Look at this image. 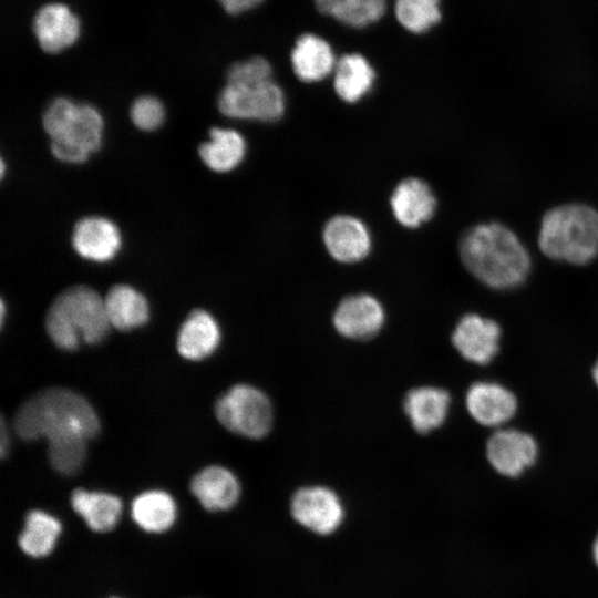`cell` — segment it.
<instances>
[{"mask_svg": "<svg viewBox=\"0 0 598 598\" xmlns=\"http://www.w3.org/2000/svg\"><path fill=\"white\" fill-rule=\"evenodd\" d=\"M0 446H1V456L4 457L8 446H9V440H8V434L6 432L3 420L1 421V445Z\"/></svg>", "mask_w": 598, "mask_h": 598, "instance_id": "d6a6232c", "label": "cell"}, {"mask_svg": "<svg viewBox=\"0 0 598 598\" xmlns=\"http://www.w3.org/2000/svg\"><path fill=\"white\" fill-rule=\"evenodd\" d=\"M220 341L216 320L205 310L192 311L183 322L178 337V352L188 360H202L210 355Z\"/></svg>", "mask_w": 598, "mask_h": 598, "instance_id": "44dd1931", "label": "cell"}, {"mask_svg": "<svg viewBox=\"0 0 598 598\" xmlns=\"http://www.w3.org/2000/svg\"><path fill=\"white\" fill-rule=\"evenodd\" d=\"M322 241L328 254L342 264L363 260L372 247L368 226L360 218L347 214L336 215L326 223Z\"/></svg>", "mask_w": 598, "mask_h": 598, "instance_id": "8fae6325", "label": "cell"}, {"mask_svg": "<svg viewBox=\"0 0 598 598\" xmlns=\"http://www.w3.org/2000/svg\"><path fill=\"white\" fill-rule=\"evenodd\" d=\"M84 440H64L49 443L48 455L52 467L62 475L76 474L86 458Z\"/></svg>", "mask_w": 598, "mask_h": 598, "instance_id": "f1b7e54d", "label": "cell"}, {"mask_svg": "<svg viewBox=\"0 0 598 598\" xmlns=\"http://www.w3.org/2000/svg\"><path fill=\"white\" fill-rule=\"evenodd\" d=\"M132 518L144 530L162 533L176 519V504L164 491H147L132 502Z\"/></svg>", "mask_w": 598, "mask_h": 598, "instance_id": "484cf974", "label": "cell"}, {"mask_svg": "<svg viewBox=\"0 0 598 598\" xmlns=\"http://www.w3.org/2000/svg\"><path fill=\"white\" fill-rule=\"evenodd\" d=\"M198 152L210 169L226 173L236 168L244 159L246 141L235 130L214 127L209 132V141L203 143Z\"/></svg>", "mask_w": 598, "mask_h": 598, "instance_id": "cb8c5ba5", "label": "cell"}, {"mask_svg": "<svg viewBox=\"0 0 598 598\" xmlns=\"http://www.w3.org/2000/svg\"><path fill=\"white\" fill-rule=\"evenodd\" d=\"M71 505L86 525L99 533L113 529L122 514V502L117 496L83 488L72 492Z\"/></svg>", "mask_w": 598, "mask_h": 598, "instance_id": "7402d4cb", "label": "cell"}, {"mask_svg": "<svg viewBox=\"0 0 598 598\" xmlns=\"http://www.w3.org/2000/svg\"><path fill=\"white\" fill-rule=\"evenodd\" d=\"M592 377H594L596 385L598 386V360L596 361V363L594 365Z\"/></svg>", "mask_w": 598, "mask_h": 598, "instance_id": "e575fe53", "label": "cell"}, {"mask_svg": "<svg viewBox=\"0 0 598 598\" xmlns=\"http://www.w3.org/2000/svg\"><path fill=\"white\" fill-rule=\"evenodd\" d=\"M465 404L471 416L485 426L506 423L517 408L515 395L505 386L493 382L472 384L466 392Z\"/></svg>", "mask_w": 598, "mask_h": 598, "instance_id": "2e32d148", "label": "cell"}, {"mask_svg": "<svg viewBox=\"0 0 598 598\" xmlns=\"http://www.w3.org/2000/svg\"><path fill=\"white\" fill-rule=\"evenodd\" d=\"M291 514L303 527L321 535L334 532L343 519L338 495L324 486L299 488L291 499Z\"/></svg>", "mask_w": 598, "mask_h": 598, "instance_id": "ba28073f", "label": "cell"}, {"mask_svg": "<svg viewBox=\"0 0 598 598\" xmlns=\"http://www.w3.org/2000/svg\"><path fill=\"white\" fill-rule=\"evenodd\" d=\"M592 553H594L595 563L598 566V535H597V537L595 539V543H594V546H592Z\"/></svg>", "mask_w": 598, "mask_h": 598, "instance_id": "836d02e7", "label": "cell"}, {"mask_svg": "<svg viewBox=\"0 0 598 598\" xmlns=\"http://www.w3.org/2000/svg\"><path fill=\"white\" fill-rule=\"evenodd\" d=\"M385 321L382 303L372 295L355 293L337 306L332 324L337 332L351 340H369L378 334Z\"/></svg>", "mask_w": 598, "mask_h": 598, "instance_id": "9c48e42d", "label": "cell"}, {"mask_svg": "<svg viewBox=\"0 0 598 598\" xmlns=\"http://www.w3.org/2000/svg\"><path fill=\"white\" fill-rule=\"evenodd\" d=\"M395 220L406 228H417L430 220L436 209V197L426 182L417 177L400 181L390 196Z\"/></svg>", "mask_w": 598, "mask_h": 598, "instance_id": "5bb4252c", "label": "cell"}, {"mask_svg": "<svg viewBox=\"0 0 598 598\" xmlns=\"http://www.w3.org/2000/svg\"><path fill=\"white\" fill-rule=\"evenodd\" d=\"M229 16H239L259 7L265 0H216Z\"/></svg>", "mask_w": 598, "mask_h": 598, "instance_id": "1f68e13d", "label": "cell"}, {"mask_svg": "<svg viewBox=\"0 0 598 598\" xmlns=\"http://www.w3.org/2000/svg\"><path fill=\"white\" fill-rule=\"evenodd\" d=\"M14 430L25 441L47 437L48 442L93 439L100 431L99 417L80 394L50 388L28 399L14 417Z\"/></svg>", "mask_w": 598, "mask_h": 598, "instance_id": "7a4b0ae2", "label": "cell"}, {"mask_svg": "<svg viewBox=\"0 0 598 598\" xmlns=\"http://www.w3.org/2000/svg\"><path fill=\"white\" fill-rule=\"evenodd\" d=\"M465 268L481 282L494 289L522 285L530 270V256L517 235L499 223L478 224L460 241Z\"/></svg>", "mask_w": 598, "mask_h": 598, "instance_id": "6da1fadb", "label": "cell"}, {"mask_svg": "<svg viewBox=\"0 0 598 598\" xmlns=\"http://www.w3.org/2000/svg\"><path fill=\"white\" fill-rule=\"evenodd\" d=\"M316 9L350 29H365L386 12L388 0H313Z\"/></svg>", "mask_w": 598, "mask_h": 598, "instance_id": "603a6c76", "label": "cell"}, {"mask_svg": "<svg viewBox=\"0 0 598 598\" xmlns=\"http://www.w3.org/2000/svg\"><path fill=\"white\" fill-rule=\"evenodd\" d=\"M274 79V69L268 59L255 55L233 63L226 73V83H257Z\"/></svg>", "mask_w": 598, "mask_h": 598, "instance_id": "f546056e", "label": "cell"}, {"mask_svg": "<svg viewBox=\"0 0 598 598\" xmlns=\"http://www.w3.org/2000/svg\"><path fill=\"white\" fill-rule=\"evenodd\" d=\"M218 107L231 118L276 122L285 114L286 97L274 79L257 83H226L218 96Z\"/></svg>", "mask_w": 598, "mask_h": 598, "instance_id": "52a82bcc", "label": "cell"}, {"mask_svg": "<svg viewBox=\"0 0 598 598\" xmlns=\"http://www.w3.org/2000/svg\"><path fill=\"white\" fill-rule=\"evenodd\" d=\"M450 402V394L444 389L423 385L405 394L403 410L412 427L417 433L427 434L444 423Z\"/></svg>", "mask_w": 598, "mask_h": 598, "instance_id": "ac0fdd59", "label": "cell"}, {"mask_svg": "<svg viewBox=\"0 0 598 598\" xmlns=\"http://www.w3.org/2000/svg\"><path fill=\"white\" fill-rule=\"evenodd\" d=\"M215 414L230 432L254 440L266 436L274 421L269 398L249 384H236L228 389L216 401Z\"/></svg>", "mask_w": 598, "mask_h": 598, "instance_id": "8992f818", "label": "cell"}, {"mask_svg": "<svg viewBox=\"0 0 598 598\" xmlns=\"http://www.w3.org/2000/svg\"><path fill=\"white\" fill-rule=\"evenodd\" d=\"M110 598H118V597H110Z\"/></svg>", "mask_w": 598, "mask_h": 598, "instance_id": "d590c367", "label": "cell"}, {"mask_svg": "<svg viewBox=\"0 0 598 598\" xmlns=\"http://www.w3.org/2000/svg\"><path fill=\"white\" fill-rule=\"evenodd\" d=\"M501 328L497 322L480 315L461 318L452 333V343L467 361L487 364L498 352Z\"/></svg>", "mask_w": 598, "mask_h": 598, "instance_id": "4fadbf2b", "label": "cell"}, {"mask_svg": "<svg viewBox=\"0 0 598 598\" xmlns=\"http://www.w3.org/2000/svg\"><path fill=\"white\" fill-rule=\"evenodd\" d=\"M538 247L558 261L586 265L598 255V212L584 204H565L543 216Z\"/></svg>", "mask_w": 598, "mask_h": 598, "instance_id": "3957f363", "label": "cell"}, {"mask_svg": "<svg viewBox=\"0 0 598 598\" xmlns=\"http://www.w3.org/2000/svg\"><path fill=\"white\" fill-rule=\"evenodd\" d=\"M104 299L92 288L75 286L59 295L45 317L51 340L61 349L75 350L80 340L94 344L109 332Z\"/></svg>", "mask_w": 598, "mask_h": 598, "instance_id": "277c9868", "label": "cell"}, {"mask_svg": "<svg viewBox=\"0 0 598 598\" xmlns=\"http://www.w3.org/2000/svg\"><path fill=\"white\" fill-rule=\"evenodd\" d=\"M538 447L534 437L516 429H502L487 441L486 455L499 474L515 477L532 466Z\"/></svg>", "mask_w": 598, "mask_h": 598, "instance_id": "7c38bea8", "label": "cell"}, {"mask_svg": "<svg viewBox=\"0 0 598 598\" xmlns=\"http://www.w3.org/2000/svg\"><path fill=\"white\" fill-rule=\"evenodd\" d=\"M337 58L329 41L313 33H301L290 51L293 74L303 83H317L332 74Z\"/></svg>", "mask_w": 598, "mask_h": 598, "instance_id": "9a60e30c", "label": "cell"}, {"mask_svg": "<svg viewBox=\"0 0 598 598\" xmlns=\"http://www.w3.org/2000/svg\"><path fill=\"white\" fill-rule=\"evenodd\" d=\"M104 305L111 326L120 330H132L148 320L146 299L127 285L113 286L104 299Z\"/></svg>", "mask_w": 598, "mask_h": 598, "instance_id": "d4e9b609", "label": "cell"}, {"mask_svg": "<svg viewBox=\"0 0 598 598\" xmlns=\"http://www.w3.org/2000/svg\"><path fill=\"white\" fill-rule=\"evenodd\" d=\"M375 79L373 65L359 52L342 54L332 72L333 90L346 103L361 101L372 90Z\"/></svg>", "mask_w": 598, "mask_h": 598, "instance_id": "ffe728a7", "label": "cell"}, {"mask_svg": "<svg viewBox=\"0 0 598 598\" xmlns=\"http://www.w3.org/2000/svg\"><path fill=\"white\" fill-rule=\"evenodd\" d=\"M32 31L42 51L56 54L79 40L81 21L68 4L49 2L34 13Z\"/></svg>", "mask_w": 598, "mask_h": 598, "instance_id": "30bf717a", "label": "cell"}, {"mask_svg": "<svg viewBox=\"0 0 598 598\" xmlns=\"http://www.w3.org/2000/svg\"><path fill=\"white\" fill-rule=\"evenodd\" d=\"M72 244L75 251L93 261L111 260L120 249L117 227L103 217H85L74 227Z\"/></svg>", "mask_w": 598, "mask_h": 598, "instance_id": "e0dca14e", "label": "cell"}, {"mask_svg": "<svg viewBox=\"0 0 598 598\" xmlns=\"http://www.w3.org/2000/svg\"><path fill=\"white\" fill-rule=\"evenodd\" d=\"M131 118L143 131L156 130L164 121V106L154 96H141L132 105Z\"/></svg>", "mask_w": 598, "mask_h": 598, "instance_id": "4dcf8cb0", "label": "cell"}, {"mask_svg": "<svg viewBox=\"0 0 598 598\" xmlns=\"http://www.w3.org/2000/svg\"><path fill=\"white\" fill-rule=\"evenodd\" d=\"M393 13L405 31L424 34L442 20L441 0H394Z\"/></svg>", "mask_w": 598, "mask_h": 598, "instance_id": "83f0119b", "label": "cell"}, {"mask_svg": "<svg viewBox=\"0 0 598 598\" xmlns=\"http://www.w3.org/2000/svg\"><path fill=\"white\" fill-rule=\"evenodd\" d=\"M190 491L208 511H226L239 498L240 485L237 477L223 466L203 468L190 481Z\"/></svg>", "mask_w": 598, "mask_h": 598, "instance_id": "d6986e66", "label": "cell"}, {"mask_svg": "<svg viewBox=\"0 0 598 598\" xmlns=\"http://www.w3.org/2000/svg\"><path fill=\"white\" fill-rule=\"evenodd\" d=\"M61 523L45 512L33 509L25 517L24 528L19 536V546L31 557L49 555L61 533Z\"/></svg>", "mask_w": 598, "mask_h": 598, "instance_id": "4316f807", "label": "cell"}, {"mask_svg": "<svg viewBox=\"0 0 598 598\" xmlns=\"http://www.w3.org/2000/svg\"><path fill=\"white\" fill-rule=\"evenodd\" d=\"M43 127L53 155L63 162L82 163L101 146L103 118L89 104H75L66 97L53 100L44 112Z\"/></svg>", "mask_w": 598, "mask_h": 598, "instance_id": "5b68a950", "label": "cell"}]
</instances>
